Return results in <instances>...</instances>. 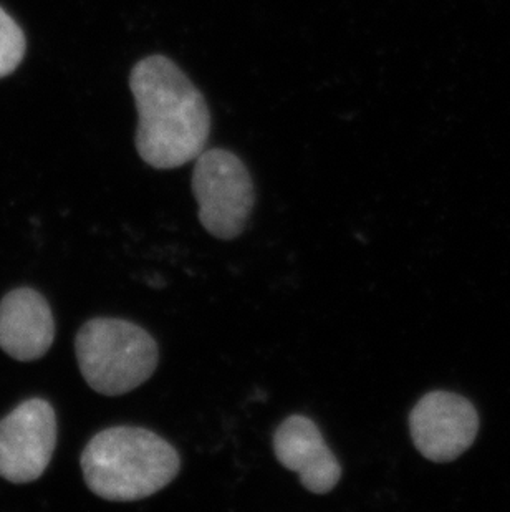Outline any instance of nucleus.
I'll use <instances>...</instances> for the list:
<instances>
[{
	"label": "nucleus",
	"mask_w": 510,
	"mask_h": 512,
	"mask_svg": "<svg viewBox=\"0 0 510 512\" xmlns=\"http://www.w3.org/2000/svg\"><path fill=\"white\" fill-rule=\"evenodd\" d=\"M130 88L138 112L136 150L154 170H174L196 160L211 133L203 93L181 68L151 55L131 70Z\"/></svg>",
	"instance_id": "1"
},
{
	"label": "nucleus",
	"mask_w": 510,
	"mask_h": 512,
	"mask_svg": "<svg viewBox=\"0 0 510 512\" xmlns=\"http://www.w3.org/2000/svg\"><path fill=\"white\" fill-rule=\"evenodd\" d=\"M181 469L171 443L140 426L106 428L82 453L85 483L106 501L130 503L166 488Z\"/></svg>",
	"instance_id": "2"
},
{
	"label": "nucleus",
	"mask_w": 510,
	"mask_h": 512,
	"mask_svg": "<svg viewBox=\"0 0 510 512\" xmlns=\"http://www.w3.org/2000/svg\"><path fill=\"white\" fill-rule=\"evenodd\" d=\"M85 382L106 397H120L150 380L158 367V343L140 325L123 319L88 320L75 339Z\"/></svg>",
	"instance_id": "3"
},
{
	"label": "nucleus",
	"mask_w": 510,
	"mask_h": 512,
	"mask_svg": "<svg viewBox=\"0 0 510 512\" xmlns=\"http://www.w3.org/2000/svg\"><path fill=\"white\" fill-rule=\"evenodd\" d=\"M193 193L199 221L209 234L232 241L241 236L255 203L251 173L231 151L204 150L196 158Z\"/></svg>",
	"instance_id": "4"
},
{
	"label": "nucleus",
	"mask_w": 510,
	"mask_h": 512,
	"mask_svg": "<svg viewBox=\"0 0 510 512\" xmlns=\"http://www.w3.org/2000/svg\"><path fill=\"white\" fill-rule=\"evenodd\" d=\"M57 446V416L44 398H30L0 420V478L25 484L49 468Z\"/></svg>",
	"instance_id": "5"
},
{
	"label": "nucleus",
	"mask_w": 510,
	"mask_h": 512,
	"mask_svg": "<svg viewBox=\"0 0 510 512\" xmlns=\"http://www.w3.org/2000/svg\"><path fill=\"white\" fill-rule=\"evenodd\" d=\"M409 431L424 458L448 463L476 440L479 416L471 401L458 393L431 392L411 410Z\"/></svg>",
	"instance_id": "6"
},
{
	"label": "nucleus",
	"mask_w": 510,
	"mask_h": 512,
	"mask_svg": "<svg viewBox=\"0 0 510 512\" xmlns=\"http://www.w3.org/2000/svg\"><path fill=\"white\" fill-rule=\"evenodd\" d=\"M272 445L277 461L299 474L300 483L310 493H330L342 478V466L323 440L322 431L307 416L294 415L282 421Z\"/></svg>",
	"instance_id": "7"
},
{
	"label": "nucleus",
	"mask_w": 510,
	"mask_h": 512,
	"mask_svg": "<svg viewBox=\"0 0 510 512\" xmlns=\"http://www.w3.org/2000/svg\"><path fill=\"white\" fill-rule=\"evenodd\" d=\"M55 340V320L44 295L22 287L0 302V348L19 362L44 357Z\"/></svg>",
	"instance_id": "8"
},
{
	"label": "nucleus",
	"mask_w": 510,
	"mask_h": 512,
	"mask_svg": "<svg viewBox=\"0 0 510 512\" xmlns=\"http://www.w3.org/2000/svg\"><path fill=\"white\" fill-rule=\"evenodd\" d=\"M27 49L25 35L17 22L0 7V78L19 67Z\"/></svg>",
	"instance_id": "9"
}]
</instances>
